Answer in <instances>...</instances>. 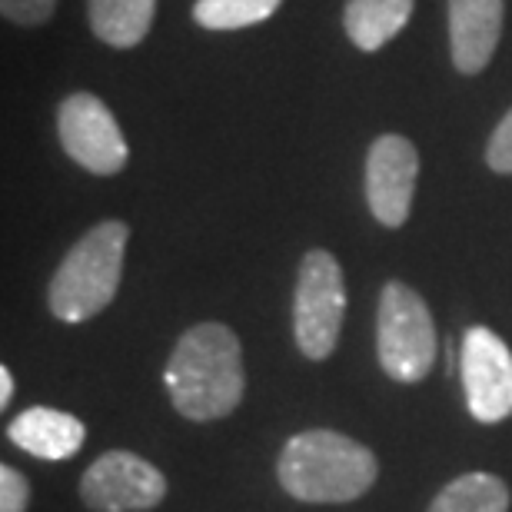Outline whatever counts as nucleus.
I'll return each mask as SVG.
<instances>
[{
	"label": "nucleus",
	"instance_id": "obj_4",
	"mask_svg": "<svg viewBox=\"0 0 512 512\" xmlns=\"http://www.w3.org/2000/svg\"><path fill=\"white\" fill-rule=\"evenodd\" d=\"M376 353L396 383L426 380L436 363V326L413 286L386 283L376 316Z\"/></svg>",
	"mask_w": 512,
	"mask_h": 512
},
{
	"label": "nucleus",
	"instance_id": "obj_9",
	"mask_svg": "<svg viewBox=\"0 0 512 512\" xmlns=\"http://www.w3.org/2000/svg\"><path fill=\"white\" fill-rule=\"evenodd\" d=\"M419 153L399 133H383L366 157V203L383 227H403L413 207Z\"/></svg>",
	"mask_w": 512,
	"mask_h": 512
},
{
	"label": "nucleus",
	"instance_id": "obj_15",
	"mask_svg": "<svg viewBox=\"0 0 512 512\" xmlns=\"http://www.w3.org/2000/svg\"><path fill=\"white\" fill-rule=\"evenodd\" d=\"M283 0H197L193 20L207 30H240L273 17Z\"/></svg>",
	"mask_w": 512,
	"mask_h": 512
},
{
	"label": "nucleus",
	"instance_id": "obj_5",
	"mask_svg": "<svg viewBox=\"0 0 512 512\" xmlns=\"http://www.w3.org/2000/svg\"><path fill=\"white\" fill-rule=\"evenodd\" d=\"M346 313V283L333 253L310 250L300 263L293 300L296 346L306 360H326L340 343V326Z\"/></svg>",
	"mask_w": 512,
	"mask_h": 512
},
{
	"label": "nucleus",
	"instance_id": "obj_3",
	"mask_svg": "<svg viewBox=\"0 0 512 512\" xmlns=\"http://www.w3.org/2000/svg\"><path fill=\"white\" fill-rule=\"evenodd\" d=\"M127 237V223L104 220L74 243L47 290L50 313L60 323H84L107 310L124 276Z\"/></svg>",
	"mask_w": 512,
	"mask_h": 512
},
{
	"label": "nucleus",
	"instance_id": "obj_19",
	"mask_svg": "<svg viewBox=\"0 0 512 512\" xmlns=\"http://www.w3.org/2000/svg\"><path fill=\"white\" fill-rule=\"evenodd\" d=\"M10 396H14V376H10L7 366H0V406H7Z\"/></svg>",
	"mask_w": 512,
	"mask_h": 512
},
{
	"label": "nucleus",
	"instance_id": "obj_13",
	"mask_svg": "<svg viewBox=\"0 0 512 512\" xmlns=\"http://www.w3.org/2000/svg\"><path fill=\"white\" fill-rule=\"evenodd\" d=\"M157 0H87L94 34L110 47H137L150 34Z\"/></svg>",
	"mask_w": 512,
	"mask_h": 512
},
{
	"label": "nucleus",
	"instance_id": "obj_10",
	"mask_svg": "<svg viewBox=\"0 0 512 512\" xmlns=\"http://www.w3.org/2000/svg\"><path fill=\"white\" fill-rule=\"evenodd\" d=\"M503 0H449V47L459 74H479L499 47Z\"/></svg>",
	"mask_w": 512,
	"mask_h": 512
},
{
	"label": "nucleus",
	"instance_id": "obj_1",
	"mask_svg": "<svg viewBox=\"0 0 512 512\" xmlns=\"http://www.w3.org/2000/svg\"><path fill=\"white\" fill-rule=\"evenodd\" d=\"M167 389L180 416L197 419V423L230 416L247 389L237 333L223 323L190 326L173 346Z\"/></svg>",
	"mask_w": 512,
	"mask_h": 512
},
{
	"label": "nucleus",
	"instance_id": "obj_6",
	"mask_svg": "<svg viewBox=\"0 0 512 512\" xmlns=\"http://www.w3.org/2000/svg\"><path fill=\"white\" fill-rule=\"evenodd\" d=\"M57 133L67 157L77 160L84 170L97 173V177H110V173H120L127 167L130 153L120 124L104 100L94 94H70L60 104Z\"/></svg>",
	"mask_w": 512,
	"mask_h": 512
},
{
	"label": "nucleus",
	"instance_id": "obj_7",
	"mask_svg": "<svg viewBox=\"0 0 512 512\" xmlns=\"http://www.w3.org/2000/svg\"><path fill=\"white\" fill-rule=\"evenodd\" d=\"M466 406L479 423L512 416V350L489 326H473L459 350Z\"/></svg>",
	"mask_w": 512,
	"mask_h": 512
},
{
	"label": "nucleus",
	"instance_id": "obj_18",
	"mask_svg": "<svg viewBox=\"0 0 512 512\" xmlns=\"http://www.w3.org/2000/svg\"><path fill=\"white\" fill-rule=\"evenodd\" d=\"M486 163L493 167L496 173H512V110L499 120V127L493 133L486 147Z\"/></svg>",
	"mask_w": 512,
	"mask_h": 512
},
{
	"label": "nucleus",
	"instance_id": "obj_16",
	"mask_svg": "<svg viewBox=\"0 0 512 512\" xmlns=\"http://www.w3.org/2000/svg\"><path fill=\"white\" fill-rule=\"evenodd\" d=\"M0 10H4V20L20 27H37L50 20V14L57 10V0H0Z\"/></svg>",
	"mask_w": 512,
	"mask_h": 512
},
{
	"label": "nucleus",
	"instance_id": "obj_17",
	"mask_svg": "<svg viewBox=\"0 0 512 512\" xmlns=\"http://www.w3.org/2000/svg\"><path fill=\"white\" fill-rule=\"evenodd\" d=\"M30 483L14 466H0V512H27Z\"/></svg>",
	"mask_w": 512,
	"mask_h": 512
},
{
	"label": "nucleus",
	"instance_id": "obj_14",
	"mask_svg": "<svg viewBox=\"0 0 512 512\" xmlns=\"http://www.w3.org/2000/svg\"><path fill=\"white\" fill-rule=\"evenodd\" d=\"M429 512H509V489L499 476L466 473L433 499Z\"/></svg>",
	"mask_w": 512,
	"mask_h": 512
},
{
	"label": "nucleus",
	"instance_id": "obj_2",
	"mask_svg": "<svg viewBox=\"0 0 512 512\" xmlns=\"http://www.w3.org/2000/svg\"><path fill=\"white\" fill-rule=\"evenodd\" d=\"M376 456L333 429H306L283 446L276 476L303 503H350L376 483Z\"/></svg>",
	"mask_w": 512,
	"mask_h": 512
},
{
	"label": "nucleus",
	"instance_id": "obj_11",
	"mask_svg": "<svg viewBox=\"0 0 512 512\" xmlns=\"http://www.w3.org/2000/svg\"><path fill=\"white\" fill-rule=\"evenodd\" d=\"M10 443L37 459H70L84 446L87 429L77 416L60 413V409L34 406L24 409L14 423L7 426Z\"/></svg>",
	"mask_w": 512,
	"mask_h": 512
},
{
	"label": "nucleus",
	"instance_id": "obj_12",
	"mask_svg": "<svg viewBox=\"0 0 512 512\" xmlns=\"http://www.w3.org/2000/svg\"><path fill=\"white\" fill-rule=\"evenodd\" d=\"M413 7L416 0H350L343 14L346 34L360 50L373 54L409 24Z\"/></svg>",
	"mask_w": 512,
	"mask_h": 512
},
{
	"label": "nucleus",
	"instance_id": "obj_8",
	"mask_svg": "<svg viewBox=\"0 0 512 512\" xmlns=\"http://www.w3.org/2000/svg\"><path fill=\"white\" fill-rule=\"evenodd\" d=\"M80 496L90 509L100 512H143L167 496V479L147 459L114 449L84 473Z\"/></svg>",
	"mask_w": 512,
	"mask_h": 512
}]
</instances>
